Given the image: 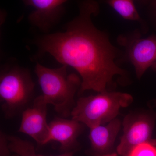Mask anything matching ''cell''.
<instances>
[{
  "mask_svg": "<svg viewBox=\"0 0 156 156\" xmlns=\"http://www.w3.org/2000/svg\"><path fill=\"white\" fill-rule=\"evenodd\" d=\"M79 7V14L68 23L65 31L37 40L39 54L49 53L62 65L75 69L82 79L79 94L111 91L115 76L126 75L115 62L119 51L92 22V16L99 12L98 3L84 1Z\"/></svg>",
  "mask_w": 156,
  "mask_h": 156,
  "instance_id": "6da1fadb",
  "label": "cell"
},
{
  "mask_svg": "<svg viewBox=\"0 0 156 156\" xmlns=\"http://www.w3.org/2000/svg\"><path fill=\"white\" fill-rule=\"evenodd\" d=\"M35 72L46 103L53 105L62 118L71 116L76 104L75 97L82 83L80 77L68 73L66 65L52 69L37 63Z\"/></svg>",
  "mask_w": 156,
  "mask_h": 156,
  "instance_id": "7a4b0ae2",
  "label": "cell"
},
{
  "mask_svg": "<svg viewBox=\"0 0 156 156\" xmlns=\"http://www.w3.org/2000/svg\"><path fill=\"white\" fill-rule=\"evenodd\" d=\"M133 100L128 93L111 91L81 97L76 101L71 116L90 129L116 119L120 108L129 106Z\"/></svg>",
  "mask_w": 156,
  "mask_h": 156,
  "instance_id": "3957f363",
  "label": "cell"
},
{
  "mask_svg": "<svg viewBox=\"0 0 156 156\" xmlns=\"http://www.w3.org/2000/svg\"><path fill=\"white\" fill-rule=\"evenodd\" d=\"M34 88L30 72L26 69L13 66L1 71L0 101L6 119H12L28 107Z\"/></svg>",
  "mask_w": 156,
  "mask_h": 156,
  "instance_id": "277c9868",
  "label": "cell"
},
{
  "mask_svg": "<svg viewBox=\"0 0 156 156\" xmlns=\"http://www.w3.org/2000/svg\"><path fill=\"white\" fill-rule=\"evenodd\" d=\"M154 119L146 113H131L123 120V133L116 148L117 154L128 156L137 146L144 143L154 142L151 139Z\"/></svg>",
  "mask_w": 156,
  "mask_h": 156,
  "instance_id": "5b68a950",
  "label": "cell"
},
{
  "mask_svg": "<svg viewBox=\"0 0 156 156\" xmlns=\"http://www.w3.org/2000/svg\"><path fill=\"white\" fill-rule=\"evenodd\" d=\"M120 44L126 48V55L140 79L147 70L156 71V35L140 37L137 35L120 37Z\"/></svg>",
  "mask_w": 156,
  "mask_h": 156,
  "instance_id": "8992f818",
  "label": "cell"
},
{
  "mask_svg": "<svg viewBox=\"0 0 156 156\" xmlns=\"http://www.w3.org/2000/svg\"><path fill=\"white\" fill-rule=\"evenodd\" d=\"M48 105L41 95L34 99L32 106L21 113L19 132L30 136L38 145L48 144L50 134V126L47 120Z\"/></svg>",
  "mask_w": 156,
  "mask_h": 156,
  "instance_id": "52a82bcc",
  "label": "cell"
},
{
  "mask_svg": "<svg viewBox=\"0 0 156 156\" xmlns=\"http://www.w3.org/2000/svg\"><path fill=\"white\" fill-rule=\"evenodd\" d=\"M25 5L34 9L28 16L30 23L44 32L58 22L64 11L65 0H25Z\"/></svg>",
  "mask_w": 156,
  "mask_h": 156,
  "instance_id": "ba28073f",
  "label": "cell"
},
{
  "mask_svg": "<svg viewBox=\"0 0 156 156\" xmlns=\"http://www.w3.org/2000/svg\"><path fill=\"white\" fill-rule=\"evenodd\" d=\"M50 134L48 143L56 141L60 144L61 153L77 152L80 149L78 138L85 125L76 120L56 118L49 123Z\"/></svg>",
  "mask_w": 156,
  "mask_h": 156,
  "instance_id": "9c48e42d",
  "label": "cell"
},
{
  "mask_svg": "<svg viewBox=\"0 0 156 156\" xmlns=\"http://www.w3.org/2000/svg\"><path fill=\"white\" fill-rule=\"evenodd\" d=\"M122 122L115 119L106 126L90 128L89 139L91 147L87 151L91 156H117L115 150V141L119 132Z\"/></svg>",
  "mask_w": 156,
  "mask_h": 156,
  "instance_id": "30bf717a",
  "label": "cell"
},
{
  "mask_svg": "<svg viewBox=\"0 0 156 156\" xmlns=\"http://www.w3.org/2000/svg\"><path fill=\"white\" fill-rule=\"evenodd\" d=\"M107 3L124 19L131 21L141 20L134 2L131 0H109Z\"/></svg>",
  "mask_w": 156,
  "mask_h": 156,
  "instance_id": "8fae6325",
  "label": "cell"
},
{
  "mask_svg": "<svg viewBox=\"0 0 156 156\" xmlns=\"http://www.w3.org/2000/svg\"><path fill=\"white\" fill-rule=\"evenodd\" d=\"M9 147L11 152L19 156H39L31 142L18 136L8 135Z\"/></svg>",
  "mask_w": 156,
  "mask_h": 156,
  "instance_id": "7c38bea8",
  "label": "cell"
},
{
  "mask_svg": "<svg viewBox=\"0 0 156 156\" xmlns=\"http://www.w3.org/2000/svg\"><path fill=\"white\" fill-rule=\"evenodd\" d=\"M128 156H156V141L144 143L137 146Z\"/></svg>",
  "mask_w": 156,
  "mask_h": 156,
  "instance_id": "4fadbf2b",
  "label": "cell"
},
{
  "mask_svg": "<svg viewBox=\"0 0 156 156\" xmlns=\"http://www.w3.org/2000/svg\"><path fill=\"white\" fill-rule=\"evenodd\" d=\"M9 147L8 135L0 132V156H19L13 154Z\"/></svg>",
  "mask_w": 156,
  "mask_h": 156,
  "instance_id": "5bb4252c",
  "label": "cell"
},
{
  "mask_svg": "<svg viewBox=\"0 0 156 156\" xmlns=\"http://www.w3.org/2000/svg\"><path fill=\"white\" fill-rule=\"evenodd\" d=\"M76 152H70L64 153H61L60 154L58 155H50V156H45L43 155L38 154L39 156H73Z\"/></svg>",
  "mask_w": 156,
  "mask_h": 156,
  "instance_id": "9a60e30c",
  "label": "cell"
},
{
  "mask_svg": "<svg viewBox=\"0 0 156 156\" xmlns=\"http://www.w3.org/2000/svg\"><path fill=\"white\" fill-rule=\"evenodd\" d=\"M153 3L155 7V8H156V1H154Z\"/></svg>",
  "mask_w": 156,
  "mask_h": 156,
  "instance_id": "2e32d148",
  "label": "cell"
}]
</instances>
